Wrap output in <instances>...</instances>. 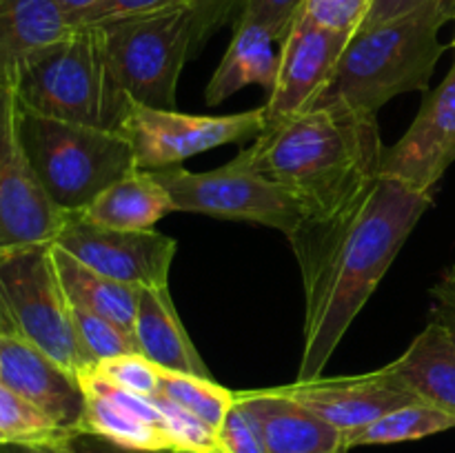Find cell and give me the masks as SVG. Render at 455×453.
Instances as JSON below:
<instances>
[{"instance_id":"42","label":"cell","mask_w":455,"mask_h":453,"mask_svg":"<svg viewBox=\"0 0 455 453\" xmlns=\"http://www.w3.org/2000/svg\"><path fill=\"white\" fill-rule=\"evenodd\" d=\"M163 453H173V451H163Z\"/></svg>"},{"instance_id":"12","label":"cell","mask_w":455,"mask_h":453,"mask_svg":"<svg viewBox=\"0 0 455 453\" xmlns=\"http://www.w3.org/2000/svg\"><path fill=\"white\" fill-rule=\"evenodd\" d=\"M351 36L315 25L300 13L280 43L275 84L265 109V129L309 111L336 71Z\"/></svg>"},{"instance_id":"14","label":"cell","mask_w":455,"mask_h":453,"mask_svg":"<svg viewBox=\"0 0 455 453\" xmlns=\"http://www.w3.org/2000/svg\"><path fill=\"white\" fill-rule=\"evenodd\" d=\"M0 385L47 413L62 431L78 433L84 413V389L78 373L20 338L0 333Z\"/></svg>"},{"instance_id":"34","label":"cell","mask_w":455,"mask_h":453,"mask_svg":"<svg viewBox=\"0 0 455 453\" xmlns=\"http://www.w3.org/2000/svg\"><path fill=\"white\" fill-rule=\"evenodd\" d=\"M431 320L447 331L455 346V266H449L431 289Z\"/></svg>"},{"instance_id":"1","label":"cell","mask_w":455,"mask_h":453,"mask_svg":"<svg viewBox=\"0 0 455 453\" xmlns=\"http://www.w3.org/2000/svg\"><path fill=\"white\" fill-rule=\"evenodd\" d=\"M431 203L434 194L380 173L333 216L305 220L289 235L305 287V340L296 382L323 378L347 329Z\"/></svg>"},{"instance_id":"17","label":"cell","mask_w":455,"mask_h":453,"mask_svg":"<svg viewBox=\"0 0 455 453\" xmlns=\"http://www.w3.org/2000/svg\"><path fill=\"white\" fill-rule=\"evenodd\" d=\"M235 400L251 413L269 453H331L345 449V435L336 426L278 386L238 391Z\"/></svg>"},{"instance_id":"23","label":"cell","mask_w":455,"mask_h":453,"mask_svg":"<svg viewBox=\"0 0 455 453\" xmlns=\"http://www.w3.org/2000/svg\"><path fill=\"white\" fill-rule=\"evenodd\" d=\"M53 258L69 302L111 320L133 336L140 289L96 274L56 244H53Z\"/></svg>"},{"instance_id":"2","label":"cell","mask_w":455,"mask_h":453,"mask_svg":"<svg viewBox=\"0 0 455 453\" xmlns=\"http://www.w3.org/2000/svg\"><path fill=\"white\" fill-rule=\"evenodd\" d=\"M244 149L267 178L302 204L305 220H323L349 204L380 176L385 154L376 115L338 107L291 115Z\"/></svg>"},{"instance_id":"9","label":"cell","mask_w":455,"mask_h":453,"mask_svg":"<svg viewBox=\"0 0 455 453\" xmlns=\"http://www.w3.org/2000/svg\"><path fill=\"white\" fill-rule=\"evenodd\" d=\"M116 131L132 145L138 169L173 167L231 142L256 140L265 131V109L231 115H194L129 100Z\"/></svg>"},{"instance_id":"31","label":"cell","mask_w":455,"mask_h":453,"mask_svg":"<svg viewBox=\"0 0 455 453\" xmlns=\"http://www.w3.org/2000/svg\"><path fill=\"white\" fill-rule=\"evenodd\" d=\"M216 435L218 451L220 453H269L256 420L238 400L227 411V416L222 417Z\"/></svg>"},{"instance_id":"13","label":"cell","mask_w":455,"mask_h":453,"mask_svg":"<svg viewBox=\"0 0 455 453\" xmlns=\"http://www.w3.org/2000/svg\"><path fill=\"white\" fill-rule=\"evenodd\" d=\"M455 163V62L447 78L427 96L411 127L382 154L380 173L411 189L434 194Z\"/></svg>"},{"instance_id":"18","label":"cell","mask_w":455,"mask_h":453,"mask_svg":"<svg viewBox=\"0 0 455 453\" xmlns=\"http://www.w3.org/2000/svg\"><path fill=\"white\" fill-rule=\"evenodd\" d=\"M133 340L138 351L164 371L212 378V371L200 358L194 340L178 315L169 287L140 289L133 320Z\"/></svg>"},{"instance_id":"16","label":"cell","mask_w":455,"mask_h":453,"mask_svg":"<svg viewBox=\"0 0 455 453\" xmlns=\"http://www.w3.org/2000/svg\"><path fill=\"white\" fill-rule=\"evenodd\" d=\"M78 378L84 389L80 431L140 451H173L164 416L154 398L120 389L92 369H84Z\"/></svg>"},{"instance_id":"24","label":"cell","mask_w":455,"mask_h":453,"mask_svg":"<svg viewBox=\"0 0 455 453\" xmlns=\"http://www.w3.org/2000/svg\"><path fill=\"white\" fill-rule=\"evenodd\" d=\"M455 426V417L425 402H411L385 413L371 425L345 435V449L367 447V444H395L409 440L429 438Z\"/></svg>"},{"instance_id":"27","label":"cell","mask_w":455,"mask_h":453,"mask_svg":"<svg viewBox=\"0 0 455 453\" xmlns=\"http://www.w3.org/2000/svg\"><path fill=\"white\" fill-rule=\"evenodd\" d=\"M71 318H74V327L76 333H78L80 345L87 351L93 364L116 358V355L140 354L132 333L120 329L111 320L102 318V315L93 314V311L84 309V306L74 305V302H71Z\"/></svg>"},{"instance_id":"37","label":"cell","mask_w":455,"mask_h":453,"mask_svg":"<svg viewBox=\"0 0 455 453\" xmlns=\"http://www.w3.org/2000/svg\"><path fill=\"white\" fill-rule=\"evenodd\" d=\"M191 7L196 9V13L203 20L204 31H212L213 27L220 25L227 18V13L235 7L238 3H244V0H187Z\"/></svg>"},{"instance_id":"25","label":"cell","mask_w":455,"mask_h":453,"mask_svg":"<svg viewBox=\"0 0 455 453\" xmlns=\"http://www.w3.org/2000/svg\"><path fill=\"white\" fill-rule=\"evenodd\" d=\"M158 395L172 400L180 409L189 411L204 425L213 426L218 431L222 417L227 416L235 402L234 391L225 389L213 378L187 376V373L176 371H160Z\"/></svg>"},{"instance_id":"15","label":"cell","mask_w":455,"mask_h":453,"mask_svg":"<svg viewBox=\"0 0 455 453\" xmlns=\"http://www.w3.org/2000/svg\"><path fill=\"white\" fill-rule=\"evenodd\" d=\"M278 389L336 426L342 435L371 425L394 409L420 402L382 369L355 378L293 382Z\"/></svg>"},{"instance_id":"43","label":"cell","mask_w":455,"mask_h":453,"mask_svg":"<svg viewBox=\"0 0 455 453\" xmlns=\"http://www.w3.org/2000/svg\"><path fill=\"white\" fill-rule=\"evenodd\" d=\"M453 47H455V38H453Z\"/></svg>"},{"instance_id":"22","label":"cell","mask_w":455,"mask_h":453,"mask_svg":"<svg viewBox=\"0 0 455 453\" xmlns=\"http://www.w3.org/2000/svg\"><path fill=\"white\" fill-rule=\"evenodd\" d=\"M176 211L163 182L154 171L136 169L107 187L80 216L100 226L124 231L154 229L156 222Z\"/></svg>"},{"instance_id":"21","label":"cell","mask_w":455,"mask_h":453,"mask_svg":"<svg viewBox=\"0 0 455 453\" xmlns=\"http://www.w3.org/2000/svg\"><path fill=\"white\" fill-rule=\"evenodd\" d=\"M275 44L280 43L267 27L238 20L234 38L204 91L209 105H220L249 84L274 89L280 62Z\"/></svg>"},{"instance_id":"3","label":"cell","mask_w":455,"mask_h":453,"mask_svg":"<svg viewBox=\"0 0 455 453\" xmlns=\"http://www.w3.org/2000/svg\"><path fill=\"white\" fill-rule=\"evenodd\" d=\"M453 18L455 0H431L404 16L358 29L311 109L338 107L376 115L400 93L425 91L444 52L440 29Z\"/></svg>"},{"instance_id":"39","label":"cell","mask_w":455,"mask_h":453,"mask_svg":"<svg viewBox=\"0 0 455 453\" xmlns=\"http://www.w3.org/2000/svg\"><path fill=\"white\" fill-rule=\"evenodd\" d=\"M56 3L60 4L62 12L69 16L71 25H76V20L80 18V13L87 12V9L92 7V4H96L98 0H56Z\"/></svg>"},{"instance_id":"38","label":"cell","mask_w":455,"mask_h":453,"mask_svg":"<svg viewBox=\"0 0 455 453\" xmlns=\"http://www.w3.org/2000/svg\"><path fill=\"white\" fill-rule=\"evenodd\" d=\"M3 453H65L58 444H0Z\"/></svg>"},{"instance_id":"20","label":"cell","mask_w":455,"mask_h":453,"mask_svg":"<svg viewBox=\"0 0 455 453\" xmlns=\"http://www.w3.org/2000/svg\"><path fill=\"white\" fill-rule=\"evenodd\" d=\"M71 29L56 0H0V80L13 87L25 62Z\"/></svg>"},{"instance_id":"19","label":"cell","mask_w":455,"mask_h":453,"mask_svg":"<svg viewBox=\"0 0 455 453\" xmlns=\"http://www.w3.org/2000/svg\"><path fill=\"white\" fill-rule=\"evenodd\" d=\"M382 371L416 400L455 417V346L435 320Z\"/></svg>"},{"instance_id":"41","label":"cell","mask_w":455,"mask_h":453,"mask_svg":"<svg viewBox=\"0 0 455 453\" xmlns=\"http://www.w3.org/2000/svg\"><path fill=\"white\" fill-rule=\"evenodd\" d=\"M173 453H194V451H173Z\"/></svg>"},{"instance_id":"35","label":"cell","mask_w":455,"mask_h":453,"mask_svg":"<svg viewBox=\"0 0 455 453\" xmlns=\"http://www.w3.org/2000/svg\"><path fill=\"white\" fill-rule=\"evenodd\" d=\"M58 447L65 453H163V451H140V449H129L123 444H116L111 440L100 438V435L84 433H71L67 438H62L60 442H56Z\"/></svg>"},{"instance_id":"6","label":"cell","mask_w":455,"mask_h":453,"mask_svg":"<svg viewBox=\"0 0 455 453\" xmlns=\"http://www.w3.org/2000/svg\"><path fill=\"white\" fill-rule=\"evenodd\" d=\"M0 333L29 342L71 373L93 364L76 333L53 244L0 251Z\"/></svg>"},{"instance_id":"11","label":"cell","mask_w":455,"mask_h":453,"mask_svg":"<svg viewBox=\"0 0 455 453\" xmlns=\"http://www.w3.org/2000/svg\"><path fill=\"white\" fill-rule=\"evenodd\" d=\"M56 247L96 274L132 287H167L178 244L156 229L124 231L93 225L80 213H65Z\"/></svg>"},{"instance_id":"40","label":"cell","mask_w":455,"mask_h":453,"mask_svg":"<svg viewBox=\"0 0 455 453\" xmlns=\"http://www.w3.org/2000/svg\"><path fill=\"white\" fill-rule=\"evenodd\" d=\"M331 453H349L347 449H340V451H331Z\"/></svg>"},{"instance_id":"28","label":"cell","mask_w":455,"mask_h":453,"mask_svg":"<svg viewBox=\"0 0 455 453\" xmlns=\"http://www.w3.org/2000/svg\"><path fill=\"white\" fill-rule=\"evenodd\" d=\"M89 369H92L98 378L120 386V389L145 395V398L158 395L160 371H163V369L156 367V364L151 362V360H147L142 354L116 355V358L92 364Z\"/></svg>"},{"instance_id":"26","label":"cell","mask_w":455,"mask_h":453,"mask_svg":"<svg viewBox=\"0 0 455 453\" xmlns=\"http://www.w3.org/2000/svg\"><path fill=\"white\" fill-rule=\"evenodd\" d=\"M67 435L36 404L0 385V444H56Z\"/></svg>"},{"instance_id":"8","label":"cell","mask_w":455,"mask_h":453,"mask_svg":"<svg viewBox=\"0 0 455 453\" xmlns=\"http://www.w3.org/2000/svg\"><path fill=\"white\" fill-rule=\"evenodd\" d=\"M154 176L163 182L176 211L256 222L283 231L287 238L305 222L302 204L283 185L267 178L251 163L247 149L212 171L194 173L173 164L156 169Z\"/></svg>"},{"instance_id":"32","label":"cell","mask_w":455,"mask_h":453,"mask_svg":"<svg viewBox=\"0 0 455 453\" xmlns=\"http://www.w3.org/2000/svg\"><path fill=\"white\" fill-rule=\"evenodd\" d=\"M189 4L187 0H98L96 4L80 13L74 27H102L109 22L129 20V18L149 16L164 9Z\"/></svg>"},{"instance_id":"5","label":"cell","mask_w":455,"mask_h":453,"mask_svg":"<svg viewBox=\"0 0 455 453\" xmlns=\"http://www.w3.org/2000/svg\"><path fill=\"white\" fill-rule=\"evenodd\" d=\"M20 140L40 187L62 213H83L107 187L138 169L132 145L118 131L22 107Z\"/></svg>"},{"instance_id":"7","label":"cell","mask_w":455,"mask_h":453,"mask_svg":"<svg viewBox=\"0 0 455 453\" xmlns=\"http://www.w3.org/2000/svg\"><path fill=\"white\" fill-rule=\"evenodd\" d=\"M109 69L132 100L176 109L180 71L207 36L191 4L98 27Z\"/></svg>"},{"instance_id":"10","label":"cell","mask_w":455,"mask_h":453,"mask_svg":"<svg viewBox=\"0 0 455 453\" xmlns=\"http://www.w3.org/2000/svg\"><path fill=\"white\" fill-rule=\"evenodd\" d=\"M65 213L40 187L20 140V105L0 80V251L53 244Z\"/></svg>"},{"instance_id":"29","label":"cell","mask_w":455,"mask_h":453,"mask_svg":"<svg viewBox=\"0 0 455 453\" xmlns=\"http://www.w3.org/2000/svg\"><path fill=\"white\" fill-rule=\"evenodd\" d=\"M156 404L164 416V426L173 442V451H194V453H220L218 451L216 429L204 425L189 411L173 404L163 395H154Z\"/></svg>"},{"instance_id":"33","label":"cell","mask_w":455,"mask_h":453,"mask_svg":"<svg viewBox=\"0 0 455 453\" xmlns=\"http://www.w3.org/2000/svg\"><path fill=\"white\" fill-rule=\"evenodd\" d=\"M302 9H305V0H244L240 20L267 27L275 36V40L283 43Z\"/></svg>"},{"instance_id":"36","label":"cell","mask_w":455,"mask_h":453,"mask_svg":"<svg viewBox=\"0 0 455 453\" xmlns=\"http://www.w3.org/2000/svg\"><path fill=\"white\" fill-rule=\"evenodd\" d=\"M427 3H431V0H376L363 27L378 25V22H385V20H391V18L404 16V13L413 12V9L422 7V4H427ZM363 27H360V29H363Z\"/></svg>"},{"instance_id":"4","label":"cell","mask_w":455,"mask_h":453,"mask_svg":"<svg viewBox=\"0 0 455 453\" xmlns=\"http://www.w3.org/2000/svg\"><path fill=\"white\" fill-rule=\"evenodd\" d=\"M13 91L22 109L111 131L132 100L111 74L98 27H74L29 58L18 71Z\"/></svg>"},{"instance_id":"30","label":"cell","mask_w":455,"mask_h":453,"mask_svg":"<svg viewBox=\"0 0 455 453\" xmlns=\"http://www.w3.org/2000/svg\"><path fill=\"white\" fill-rule=\"evenodd\" d=\"M376 0H305V13L315 25L354 36L367 20Z\"/></svg>"}]
</instances>
